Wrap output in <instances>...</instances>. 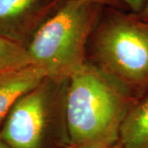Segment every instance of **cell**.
<instances>
[{
	"label": "cell",
	"mask_w": 148,
	"mask_h": 148,
	"mask_svg": "<svg viewBox=\"0 0 148 148\" xmlns=\"http://www.w3.org/2000/svg\"><path fill=\"white\" fill-rule=\"evenodd\" d=\"M66 82L64 112L69 148H106L119 143L122 123L138 100L89 62Z\"/></svg>",
	"instance_id": "cell-1"
},
{
	"label": "cell",
	"mask_w": 148,
	"mask_h": 148,
	"mask_svg": "<svg viewBox=\"0 0 148 148\" xmlns=\"http://www.w3.org/2000/svg\"><path fill=\"white\" fill-rule=\"evenodd\" d=\"M98 4L86 0H68L38 29L27 48L32 64L47 77L65 82L82 68L86 45L95 27Z\"/></svg>",
	"instance_id": "cell-2"
},
{
	"label": "cell",
	"mask_w": 148,
	"mask_h": 148,
	"mask_svg": "<svg viewBox=\"0 0 148 148\" xmlns=\"http://www.w3.org/2000/svg\"><path fill=\"white\" fill-rule=\"evenodd\" d=\"M92 33V64L136 100L143 97L148 92V21L108 10Z\"/></svg>",
	"instance_id": "cell-3"
},
{
	"label": "cell",
	"mask_w": 148,
	"mask_h": 148,
	"mask_svg": "<svg viewBox=\"0 0 148 148\" xmlns=\"http://www.w3.org/2000/svg\"><path fill=\"white\" fill-rule=\"evenodd\" d=\"M58 82L46 78L12 107L0 132V138L11 148L43 147Z\"/></svg>",
	"instance_id": "cell-4"
},
{
	"label": "cell",
	"mask_w": 148,
	"mask_h": 148,
	"mask_svg": "<svg viewBox=\"0 0 148 148\" xmlns=\"http://www.w3.org/2000/svg\"><path fill=\"white\" fill-rule=\"evenodd\" d=\"M58 0H0V36L27 49Z\"/></svg>",
	"instance_id": "cell-5"
},
{
	"label": "cell",
	"mask_w": 148,
	"mask_h": 148,
	"mask_svg": "<svg viewBox=\"0 0 148 148\" xmlns=\"http://www.w3.org/2000/svg\"><path fill=\"white\" fill-rule=\"evenodd\" d=\"M46 78L45 72L34 65L0 75V123L19 98Z\"/></svg>",
	"instance_id": "cell-6"
},
{
	"label": "cell",
	"mask_w": 148,
	"mask_h": 148,
	"mask_svg": "<svg viewBox=\"0 0 148 148\" xmlns=\"http://www.w3.org/2000/svg\"><path fill=\"white\" fill-rule=\"evenodd\" d=\"M121 148H148V92L136 101L122 123Z\"/></svg>",
	"instance_id": "cell-7"
},
{
	"label": "cell",
	"mask_w": 148,
	"mask_h": 148,
	"mask_svg": "<svg viewBox=\"0 0 148 148\" xmlns=\"http://www.w3.org/2000/svg\"><path fill=\"white\" fill-rule=\"evenodd\" d=\"M32 65L26 48L0 36V75Z\"/></svg>",
	"instance_id": "cell-8"
},
{
	"label": "cell",
	"mask_w": 148,
	"mask_h": 148,
	"mask_svg": "<svg viewBox=\"0 0 148 148\" xmlns=\"http://www.w3.org/2000/svg\"><path fill=\"white\" fill-rule=\"evenodd\" d=\"M125 4L128 6L135 13L139 14L143 8L145 7L148 0H121Z\"/></svg>",
	"instance_id": "cell-9"
},
{
	"label": "cell",
	"mask_w": 148,
	"mask_h": 148,
	"mask_svg": "<svg viewBox=\"0 0 148 148\" xmlns=\"http://www.w3.org/2000/svg\"><path fill=\"white\" fill-rule=\"evenodd\" d=\"M141 19H143L144 21H148V1L147 2L145 7L143 8V11L139 13V14H137Z\"/></svg>",
	"instance_id": "cell-10"
},
{
	"label": "cell",
	"mask_w": 148,
	"mask_h": 148,
	"mask_svg": "<svg viewBox=\"0 0 148 148\" xmlns=\"http://www.w3.org/2000/svg\"><path fill=\"white\" fill-rule=\"evenodd\" d=\"M86 1H90V2H94L98 4H114V0H86Z\"/></svg>",
	"instance_id": "cell-11"
},
{
	"label": "cell",
	"mask_w": 148,
	"mask_h": 148,
	"mask_svg": "<svg viewBox=\"0 0 148 148\" xmlns=\"http://www.w3.org/2000/svg\"><path fill=\"white\" fill-rule=\"evenodd\" d=\"M0 148H11L7 143H5L0 138Z\"/></svg>",
	"instance_id": "cell-12"
},
{
	"label": "cell",
	"mask_w": 148,
	"mask_h": 148,
	"mask_svg": "<svg viewBox=\"0 0 148 148\" xmlns=\"http://www.w3.org/2000/svg\"><path fill=\"white\" fill-rule=\"evenodd\" d=\"M106 148H121V147H120L119 143H118L116 144H114V145H113V146H110V147H108Z\"/></svg>",
	"instance_id": "cell-13"
}]
</instances>
